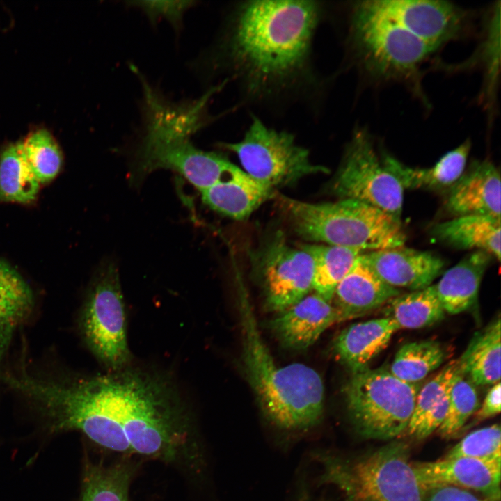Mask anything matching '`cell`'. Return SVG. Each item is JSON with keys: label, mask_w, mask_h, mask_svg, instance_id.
<instances>
[{"label": "cell", "mask_w": 501, "mask_h": 501, "mask_svg": "<svg viewBox=\"0 0 501 501\" xmlns=\"http://www.w3.org/2000/svg\"><path fill=\"white\" fill-rule=\"evenodd\" d=\"M331 190L340 199L365 202L401 221L404 189L362 129L353 133Z\"/></svg>", "instance_id": "8fae6325"}, {"label": "cell", "mask_w": 501, "mask_h": 501, "mask_svg": "<svg viewBox=\"0 0 501 501\" xmlns=\"http://www.w3.org/2000/svg\"><path fill=\"white\" fill-rule=\"evenodd\" d=\"M23 156L40 184L49 183L59 173L63 164L61 149L45 129L30 134L20 141Z\"/></svg>", "instance_id": "f546056e"}, {"label": "cell", "mask_w": 501, "mask_h": 501, "mask_svg": "<svg viewBox=\"0 0 501 501\" xmlns=\"http://www.w3.org/2000/svg\"><path fill=\"white\" fill-rule=\"evenodd\" d=\"M500 408L501 384L499 381L493 384L488 391L482 404L475 412V420L479 422L492 418L500 413Z\"/></svg>", "instance_id": "8d00e7d4"}, {"label": "cell", "mask_w": 501, "mask_h": 501, "mask_svg": "<svg viewBox=\"0 0 501 501\" xmlns=\"http://www.w3.org/2000/svg\"><path fill=\"white\" fill-rule=\"evenodd\" d=\"M84 339L106 372L132 364L125 307L116 264L104 262L88 292L81 317Z\"/></svg>", "instance_id": "9c48e42d"}, {"label": "cell", "mask_w": 501, "mask_h": 501, "mask_svg": "<svg viewBox=\"0 0 501 501\" xmlns=\"http://www.w3.org/2000/svg\"><path fill=\"white\" fill-rule=\"evenodd\" d=\"M501 321L500 316L475 333L457 360L460 372L475 385L500 381Z\"/></svg>", "instance_id": "cb8c5ba5"}, {"label": "cell", "mask_w": 501, "mask_h": 501, "mask_svg": "<svg viewBox=\"0 0 501 501\" xmlns=\"http://www.w3.org/2000/svg\"><path fill=\"white\" fill-rule=\"evenodd\" d=\"M345 320L331 301L313 292L280 312L269 326L284 347L304 350L331 326Z\"/></svg>", "instance_id": "9a60e30c"}, {"label": "cell", "mask_w": 501, "mask_h": 501, "mask_svg": "<svg viewBox=\"0 0 501 501\" xmlns=\"http://www.w3.org/2000/svg\"><path fill=\"white\" fill-rule=\"evenodd\" d=\"M278 200L295 232L305 240L363 253L402 246L406 240L401 221L358 200L310 203L285 196Z\"/></svg>", "instance_id": "5b68a950"}, {"label": "cell", "mask_w": 501, "mask_h": 501, "mask_svg": "<svg viewBox=\"0 0 501 501\" xmlns=\"http://www.w3.org/2000/svg\"><path fill=\"white\" fill-rule=\"evenodd\" d=\"M200 193L206 205L236 220L248 218L274 195L273 189L255 180L243 170Z\"/></svg>", "instance_id": "44dd1931"}, {"label": "cell", "mask_w": 501, "mask_h": 501, "mask_svg": "<svg viewBox=\"0 0 501 501\" xmlns=\"http://www.w3.org/2000/svg\"><path fill=\"white\" fill-rule=\"evenodd\" d=\"M299 501H310V499L308 498L307 494H304L303 495H301L300 499Z\"/></svg>", "instance_id": "f35d334b"}, {"label": "cell", "mask_w": 501, "mask_h": 501, "mask_svg": "<svg viewBox=\"0 0 501 501\" xmlns=\"http://www.w3.org/2000/svg\"><path fill=\"white\" fill-rule=\"evenodd\" d=\"M500 6H494L486 24L485 39L481 46L480 56L485 70V93L489 99L494 97L498 79L500 55Z\"/></svg>", "instance_id": "836d02e7"}, {"label": "cell", "mask_w": 501, "mask_h": 501, "mask_svg": "<svg viewBox=\"0 0 501 501\" xmlns=\"http://www.w3.org/2000/svg\"><path fill=\"white\" fill-rule=\"evenodd\" d=\"M142 91L143 135L135 157L138 175L171 169L202 191L241 170L222 155L196 148L189 140L211 120L207 116L209 93L195 100L173 102L150 84L143 86Z\"/></svg>", "instance_id": "3957f363"}, {"label": "cell", "mask_w": 501, "mask_h": 501, "mask_svg": "<svg viewBox=\"0 0 501 501\" xmlns=\"http://www.w3.org/2000/svg\"><path fill=\"white\" fill-rule=\"evenodd\" d=\"M134 468L127 463L103 466L87 463L79 501H130Z\"/></svg>", "instance_id": "83f0119b"}, {"label": "cell", "mask_w": 501, "mask_h": 501, "mask_svg": "<svg viewBox=\"0 0 501 501\" xmlns=\"http://www.w3.org/2000/svg\"><path fill=\"white\" fill-rule=\"evenodd\" d=\"M500 173L490 161L472 163L447 191L445 207L454 217L483 215L500 218Z\"/></svg>", "instance_id": "e0dca14e"}, {"label": "cell", "mask_w": 501, "mask_h": 501, "mask_svg": "<svg viewBox=\"0 0 501 501\" xmlns=\"http://www.w3.org/2000/svg\"><path fill=\"white\" fill-rule=\"evenodd\" d=\"M459 372L457 360L451 361L419 390L413 415L406 431L414 429L449 393Z\"/></svg>", "instance_id": "1f68e13d"}, {"label": "cell", "mask_w": 501, "mask_h": 501, "mask_svg": "<svg viewBox=\"0 0 501 501\" xmlns=\"http://www.w3.org/2000/svg\"><path fill=\"white\" fill-rule=\"evenodd\" d=\"M363 256L386 284L412 291L431 285L443 271L444 260L429 251L404 246L363 253Z\"/></svg>", "instance_id": "2e32d148"}, {"label": "cell", "mask_w": 501, "mask_h": 501, "mask_svg": "<svg viewBox=\"0 0 501 501\" xmlns=\"http://www.w3.org/2000/svg\"><path fill=\"white\" fill-rule=\"evenodd\" d=\"M500 218L463 215L435 225L436 239L458 249L484 251L500 260Z\"/></svg>", "instance_id": "603a6c76"}, {"label": "cell", "mask_w": 501, "mask_h": 501, "mask_svg": "<svg viewBox=\"0 0 501 501\" xmlns=\"http://www.w3.org/2000/svg\"><path fill=\"white\" fill-rule=\"evenodd\" d=\"M219 145L236 154L244 171L273 189L328 172L311 161L308 150L297 144L292 134L269 127L256 116L239 141Z\"/></svg>", "instance_id": "30bf717a"}, {"label": "cell", "mask_w": 501, "mask_h": 501, "mask_svg": "<svg viewBox=\"0 0 501 501\" xmlns=\"http://www.w3.org/2000/svg\"><path fill=\"white\" fill-rule=\"evenodd\" d=\"M129 6L140 8L155 24L160 18H164L171 24L176 31L182 28L184 13L194 6V1H127Z\"/></svg>", "instance_id": "e575fe53"}, {"label": "cell", "mask_w": 501, "mask_h": 501, "mask_svg": "<svg viewBox=\"0 0 501 501\" xmlns=\"http://www.w3.org/2000/svg\"><path fill=\"white\" fill-rule=\"evenodd\" d=\"M420 387L383 368L351 372L342 389L351 422L358 434L392 440L405 433Z\"/></svg>", "instance_id": "52a82bcc"}, {"label": "cell", "mask_w": 501, "mask_h": 501, "mask_svg": "<svg viewBox=\"0 0 501 501\" xmlns=\"http://www.w3.org/2000/svg\"><path fill=\"white\" fill-rule=\"evenodd\" d=\"M251 262L269 311L282 312L312 290V257L300 246H289L279 232L253 252Z\"/></svg>", "instance_id": "7c38bea8"}, {"label": "cell", "mask_w": 501, "mask_h": 501, "mask_svg": "<svg viewBox=\"0 0 501 501\" xmlns=\"http://www.w3.org/2000/svg\"><path fill=\"white\" fill-rule=\"evenodd\" d=\"M138 78L141 81L142 88L143 86H145L146 84H150L149 82L147 81V79L144 77L143 75L141 74L138 77ZM218 91H219L218 88L216 86H214V87L211 88L207 93H209L211 95V97H212L214 95V94H215L216 93H217Z\"/></svg>", "instance_id": "74e56055"}, {"label": "cell", "mask_w": 501, "mask_h": 501, "mask_svg": "<svg viewBox=\"0 0 501 501\" xmlns=\"http://www.w3.org/2000/svg\"><path fill=\"white\" fill-rule=\"evenodd\" d=\"M314 261L312 290L331 301L338 284L349 272L363 252L347 247L303 244Z\"/></svg>", "instance_id": "484cf974"}, {"label": "cell", "mask_w": 501, "mask_h": 501, "mask_svg": "<svg viewBox=\"0 0 501 501\" xmlns=\"http://www.w3.org/2000/svg\"><path fill=\"white\" fill-rule=\"evenodd\" d=\"M491 257L486 252L474 250L443 273L434 287L445 313L456 315L475 303Z\"/></svg>", "instance_id": "ffe728a7"}, {"label": "cell", "mask_w": 501, "mask_h": 501, "mask_svg": "<svg viewBox=\"0 0 501 501\" xmlns=\"http://www.w3.org/2000/svg\"><path fill=\"white\" fill-rule=\"evenodd\" d=\"M321 11L312 1L244 2L231 17L216 62L255 96L286 91L306 72Z\"/></svg>", "instance_id": "7a4b0ae2"}, {"label": "cell", "mask_w": 501, "mask_h": 501, "mask_svg": "<svg viewBox=\"0 0 501 501\" xmlns=\"http://www.w3.org/2000/svg\"><path fill=\"white\" fill-rule=\"evenodd\" d=\"M478 408L475 385L459 372L450 389L447 413L438 434L445 438L456 435Z\"/></svg>", "instance_id": "4dcf8cb0"}, {"label": "cell", "mask_w": 501, "mask_h": 501, "mask_svg": "<svg viewBox=\"0 0 501 501\" xmlns=\"http://www.w3.org/2000/svg\"><path fill=\"white\" fill-rule=\"evenodd\" d=\"M397 330L395 323L388 317L352 324L334 340L333 354L351 372L367 367L387 347Z\"/></svg>", "instance_id": "d6986e66"}, {"label": "cell", "mask_w": 501, "mask_h": 501, "mask_svg": "<svg viewBox=\"0 0 501 501\" xmlns=\"http://www.w3.org/2000/svg\"><path fill=\"white\" fill-rule=\"evenodd\" d=\"M399 294L400 290L377 276L362 253L337 286L332 303L347 320L386 304Z\"/></svg>", "instance_id": "ac0fdd59"}, {"label": "cell", "mask_w": 501, "mask_h": 501, "mask_svg": "<svg viewBox=\"0 0 501 501\" xmlns=\"http://www.w3.org/2000/svg\"><path fill=\"white\" fill-rule=\"evenodd\" d=\"M237 284L242 367L262 413L280 429L312 428L324 412L321 376L302 363L280 365L274 360L262 338L246 289L240 279Z\"/></svg>", "instance_id": "277c9868"}, {"label": "cell", "mask_w": 501, "mask_h": 501, "mask_svg": "<svg viewBox=\"0 0 501 501\" xmlns=\"http://www.w3.org/2000/svg\"><path fill=\"white\" fill-rule=\"evenodd\" d=\"M411 464L426 492L436 487L451 486L477 491L492 501L500 500L501 459L442 457L434 461Z\"/></svg>", "instance_id": "5bb4252c"}, {"label": "cell", "mask_w": 501, "mask_h": 501, "mask_svg": "<svg viewBox=\"0 0 501 501\" xmlns=\"http://www.w3.org/2000/svg\"><path fill=\"white\" fill-rule=\"evenodd\" d=\"M470 147V140H466L430 168L410 167L389 155H383L382 159L404 189L448 191L465 171Z\"/></svg>", "instance_id": "7402d4cb"}, {"label": "cell", "mask_w": 501, "mask_h": 501, "mask_svg": "<svg viewBox=\"0 0 501 501\" xmlns=\"http://www.w3.org/2000/svg\"><path fill=\"white\" fill-rule=\"evenodd\" d=\"M40 185L23 156L20 142L7 145L0 154V200L30 203Z\"/></svg>", "instance_id": "4316f807"}, {"label": "cell", "mask_w": 501, "mask_h": 501, "mask_svg": "<svg viewBox=\"0 0 501 501\" xmlns=\"http://www.w3.org/2000/svg\"><path fill=\"white\" fill-rule=\"evenodd\" d=\"M445 311L438 299L434 285L405 294H399L386 303L385 317L398 329H418L442 320Z\"/></svg>", "instance_id": "d4e9b609"}, {"label": "cell", "mask_w": 501, "mask_h": 501, "mask_svg": "<svg viewBox=\"0 0 501 501\" xmlns=\"http://www.w3.org/2000/svg\"><path fill=\"white\" fill-rule=\"evenodd\" d=\"M8 383L30 401L53 432L79 431L107 450L173 461L189 440V406L166 373L134 366L64 380L27 374Z\"/></svg>", "instance_id": "6da1fadb"}, {"label": "cell", "mask_w": 501, "mask_h": 501, "mask_svg": "<svg viewBox=\"0 0 501 501\" xmlns=\"http://www.w3.org/2000/svg\"><path fill=\"white\" fill-rule=\"evenodd\" d=\"M443 457L501 459V431L498 424L475 430L452 447Z\"/></svg>", "instance_id": "d6a6232c"}, {"label": "cell", "mask_w": 501, "mask_h": 501, "mask_svg": "<svg viewBox=\"0 0 501 501\" xmlns=\"http://www.w3.org/2000/svg\"><path fill=\"white\" fill-rule=\"evenodd\" d=\"M424 501H492L455 486H443L426 492Z\"/></svg>", "instance_id": "d590c367"}, {"label": "cell", "mask_w": 501, "mask_h": 501, "mask_svg": "<svg viewBox=\"0 0 501 501\" xmlns=\"http://www.w3.org/2000/svg\"><path fill=\"white\" fill-rule=\"evenodd\" d=\"M351 43L372 74L385 79H406L436 49L375 10L367 1L353 6Z\"/></svg>", "instance_id": "ba28073f"}, {"label": "cell", "mask_w": 501, "mask_h": 501, "mask_svg": "<svg viewBox=\"0 0 501 501\" xmlns=\"http://www.w3.org/2000/svg\"><path fill=\"white\" fill-rule=\"evenodd\" d=\"M408 446L391 441L355 461L332 456L321 460L323 480L336 486L349 501H424L410 461Z\"/></svg>", "instance_id": "8992f818"}, {"label": "cell", "mask_w": 501, "mask_h": 501, "mask_svg": "<svg viewBox=\"0 0 501 501\" xmlns=\"http://www.w3.org/2000/svg\"><path fill=\"white\" fill-rule=\"evenodd\" d=\"M376 10L438 49L456 39L464 27L466 15L445 1L368 0Z\"/></svg>", "instance_id": "4fadbf2b"}, {"label": "cell", "mask_w": 501, "mask_h": 501, "mask_svg": "<svg viewBox=\"0 0 501 501\" xmlns=\"http://www.w3.org/2000/svg\"><path fill=\"white\" fill-rule=\"evenodd\" d=\"M445 359V352L439 342H413L397 351L389 372L404 382L415 383L440 367Z\"/></svg>", "instance_id": "f1b7e54d"}]
</instances>
